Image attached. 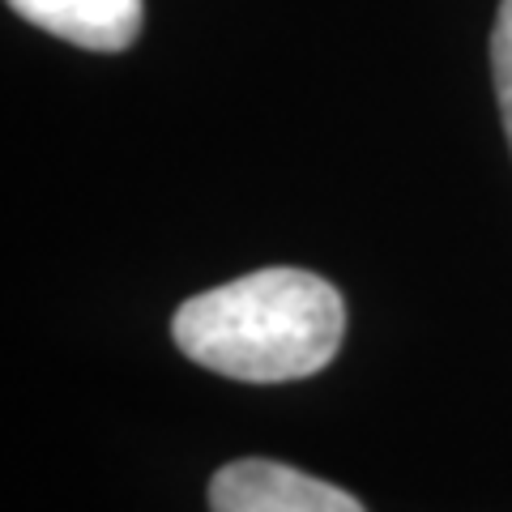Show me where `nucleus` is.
Listing matches in <instances>:
<instances>
[{"mask_svg": "<svg viewBox=\"0 0 512 512\" xmlns=\"http://www.w3.org/2000/svg\"><path fill=\"white\" fill-rule=\"evenodd\" d=\"M214 512H367L355 495L295 466L244 457L222 466L210 483Z\"/></svg>", "mask_w": 512, "mask_h": 512, "instance_id": "obj_2", "label": "nucleus"}, {"mask_svg": "<svg viewBox=\"0 0 512 512\" xmlns=\"http://www.w3.org/2000/svg\"><path fill=\"white\" fill-rule=\"evenodd\" d=\"M491 73H495V99H500V120L512 146V0H500L491 30Z\"/></svg>", "mask_w": 512, "mask_h": 512, "instance_id": "obj_4", "label": "nucleus"}, {"mask_svg": "<svg viewBox=\"0 0 512 512\" xmlns=\"http://www.w3.org/2000/svg\"><path fill=\"white\" fill-rule=\"evenodd\" d=\"M346 333L338 286L308 269H256L192 295L171 338L192 363L244 384H286L333 363Z\"/></svg>", "mask_w": 512, "mask_h": 512, "instance_id": "obj_1", "label": "nucleus"}, {"mask_svg": "<svg viewBox=\"0 0 512 512\" xmlns=\"http://www.w3.org/2000/svg\"><path fill=\"white\" fill-rule=\"evenodd\" d=\"M9 9L86 52H124L146 22L141 0H9Z\"/></svg>", "mask_w": 512, "mask_h": 512, "instance_id": "obj_3", "label": "nucleus"}]
</instances>
